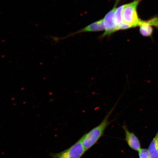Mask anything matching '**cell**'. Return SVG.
Instances as JSON below:
<instances>
[{"instance_id": "cell-9", "label": "cell", "mask_w": 158, "mask_h": 158, "mask_svg": "<svg viewBox=\"0 0 158 158\" xmlns=\"http://www.w3.org/2000/svg\"><path fill=\"white\" fill-rule=\"evenodd\" d=\"M124 5L119 6L116 10L114 19L116 27L123 23V12Z\"/></svg>"}, {"instance_id": "cell-10", "label": "cell", "mask_w": 158, "mask_h": 158, "mask_svg": "<svg viewBox=\"0 0 158 158\" xmlns=\"http://www.w3.org/2000/svg\"><path fill=\"white\" fill-rule=\"evenodd\" d=\"M139 158H150L148 150L146 149H141L138 152Z\"/></svg>"}, {"instance_id": "cell-5", "label": "cell", "mask_w": 158, "mask_h": 158, "mask_svg": "<svg viewBox=\"0 0 158 158\" xmlns=\"http://www.w3.org/2000/svg\"><path fill=\"white\" fill-rule=\"evenodd\" d=\"M125 133V140L128 147L135 151L139 152L141 149L140 140L133 132L128 129L125 124L122 126Z\"/></svg>"}, {"instance_id": "cell-8", "label": "cell", "mask_w": 158, "mask_h": 158, "mask_svg": "<svg viewBox=\"0 0 158 158\" xmlns=\"http://www.w3.org/2000/svg\"><path fill=\"white\" fill-rule=\"evenodd\" d=\"M140 32L144 36H151L152 34L153 29L152 26L146 22L145 21H141L139 26Z\"/></svg>"}, {"instance_id": "cell-13", "label": "cell", "mask_w": 158, "mask_h": 158, "mask_svg": "<svg viewBox=\"0 0 158 158\" xmlns=\"http://www.w3.org/2000/svg\"><path fill=\"white\" fill-rule=\"evenodd\" d=\"M50 156L52 158H62L59 155V153L51 154Z\"/></svg>"}, {"instance_id": "cell-2", "label": "cell", "mask_w": 158, "mask_h": 158, "mask_svg": "<svg viewBox=\"0 0 158 158\" xmlns=\"http://www.w3.org/2000/svg\"><path fill=\"white\" fill-rule=\"evenodd\" d=\"M142 0H134L124 5L123 12V22L132 27L139 26L141 20L138 15L137 7Z\"/></svg>"}, {"instance_id": "cell-6", "label": "cell", "mask_w": 158, "mask_h": 158, "mask_svg": "<svg viewBox=\"0 0 158 158\" xmlns=\"http://www.w3.org/2000/svg\"><path fill=\"white\" fill-rule=\"evenodd\" d=\"M104 30V27L103 19H102L91 23L83 29H81L80 30L74 33V34L80 33L100 31Z\"/></svg>"}, {"instance_id": "cell-7", "label": "cell", "mask_w": 158, "mask_h": 158, "mask_svg": "<svg viewBox=\"0 0 158 158\" xmlns=\"http://www.w3.org/2000/svg\"><path fill=\"white\" fill-rule=\"evenodd\" d=\"M148 151L150 158H158V131L150 143Z\"/></svg>"}, {"instance_id": "cell-4", "label": "cell", "mask_w": 158, "mask_h": 158, "mask_svg": "<svg viewBox=\"0 0 158 158\" xmlns=\"http://www.w3.org/2000/svg\"><path fill=\"white\" fill-rule=\"evenodd\" d=\"M86 152L80 139L68 149L59 153L62 158H81Z\"/></svg>"}, {"instance_id": "cell-3", "label": "cell", "mask_w": 158, "mask_h": 158, "mask_svg": "<svg viewBox=\"0 0 158 158\" xmlns=\"http://www.w3.org/2000/svg\"><path fill=\"white\" fill-rule=\"evenodd\" d=\"M120 0H116L112 9L105 16L103 19L104 30H105L102 36L110 35L116 31V25L114 22V14L117 6Z\"/></svg>"}, {"instance_id": "cell-1", "label": "cell", "mask_w": 158, "mask_h": 158, "mask_svg": "<svg viewBox=\"0 0 158 158\" xmlns=\"http://www.w3.org/2000/svg\"><path fill=\"white\" fill-rule=\"evenodd\" d=\"M114 108V107L112 108L106 114L104 119L98 125L93 128L88 133L85 134L80 138L86 151L93 147L103 136L106 127L110 123V122L109 121V118Z\"/></svg>"}, {"instance_id": "cell-11", "label": "cell", "mask_w": 158, "mask_h": 158, "mask_svg": "<svg viewBox=\"0 0 158 158\" xmlns=\"http://www.w3.org/2000/svg\"><path fill=\"white\" fill-rule=\"evenodd\" d=\"M146 22L152 26L156 27L158 28V17H155L147 21Z\"/></svg>"}, {"instance_id": "cell-12", "label": "cell", "mask_w": 158, "mask_h": 158, "mask_svg": "<svg viewBox=\"0 0 158 158\" xmlns=\"http://www.w3.org/2000/svg\"><path fill=\"white\" fill-rule=\"evenodd\" d=\"M131 26L126 23H122L121 24L116 27V31L118 30H126L131 28Z\"/></svg>"}]
</instances>
